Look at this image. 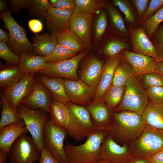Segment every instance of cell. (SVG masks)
Masks as SVG:
<instances>
[{"instance_id": "cell-1", "label": "cell", "mask_w": 163, "mask_h": 163, "mask_svg": "<svg viewBox=\"0 0 163 163\" xmlns=\"http://www.w3.org/2000/svg\"><path fill=\"white\" fill-rule=\"evenodd\" d=\"M146 125L142 116L135 112H114L108 134L120 145L129 144L139 137Z\"/></svg>"}, {"instance_id": "cell-2", "label": "cell", "mask_w": 163, "mask_h": 163, "mask_svg": "<svg viewBox=\"0 0 163 163\" xmlns=\"http://www.w3.org/2000/svg\"><path fill=\"white\" fill-rule=\"evenodd\" d=\"M108 134V131H95L82 144L64 145L68 163H94L100 160L101 144Z\"/></svg>"}, {"instance_id": "cell-3", "label": "cell", "mask_w": 163, "mask_h": 163, "mask_svg": "<svg viewBox=\"0 0 163 163\" xmlns=\"http://www.w3.org/2000/svg\"><path fill=\"white\" fill-rule=\"evenodd\" d=\"M122 99L114 111H129L142 116L148 104V97L141 82V76L136 75L125 85Z\"/></svg>"}, {"instance_id": "cell-4", "label": "cell", "mask_w": 163, "mask_h": 163, "mask_svg": "<svg viewBox=\"0 0 163 163\" xmlns=\"http://www.w3.org/2000/svg\"><path fill=\"white\" fill-rule=\"evenodd\" d=\"M65 105L69 115L68 135L80 141L96 131L86 107L70 102Z\"/></svg>"}, {"instance_id": "cell-5", "label": "cell", "mask_w": 163, "mask_h": 163, "mask_svg": "<svg viewBox=\"0 0 163 163\" xmlns=\"http://www.w3.org/2000/svg\"><path fill=\"white\" fill-rule=\"evenodd\" d=\"M129 144L133 157L150 156L163 149V129L146 124L139 137Z\"/></svg>"}, {"instance_id": "cell-6", "label": "cell", "mask_w": 163, "mask_h": 163, "mask_svg": "<svg viewBox=\"0 0 163 163\" xmlns=\"http://www.w3.org/2000/svg\"><path fill=\"white\" fill-rule=\"evenodd\" d=\"M11 10L0 13V18L4 22L3 27L9 31L8 46L19 57L23 54L33 53V45L28 39L24 29L18 24L13 17Z\"/></svg>"}, {"instance_id": "cell-7", "label": "cell", "mask_w": 163, "mask_h": 163, "mask_svg": "<svg viewBox=\"0 0 163 163\" xmlns=\"http://www.w3.org/2000/svg\"><path fill=\"white\" fill-rule=\"evenodd\" d=\"M17 110L40 153L44 148L43 134L45 126L50 119L47 113L27 107L21 104Z\"/></svg>"}, {"instance_id": "cell-8", "label": "cell", "mask_w": 163, "mask_h": 163, "mask_svg": "<svg viewBox=\"0 0 163 163\" xmlns=\"http://www.w3.org/2000/svg\"><path fill=\"white\" fill-rule=\"evenodd\" d=\"M8 155L9 163H35L40 152L32 137L24 133L12 144Z\"/></svg>"}, {"instance_id": "cell-9", "label": "cell", "mask_w": 163, "mask_h": 163, "mask_svg": "<svg viewBox=\"0 0 163 163\" xmlns=\"http://www.w3.org/2000/svg\"><path fill=\"white\" fill-rule=\"evenodd\" d=\"M67 135L66 130L55 125L50 119L45 126L43 134L44 147L60 163H68L64 144Z\"/></svg>"}, {"instance_id": "cell-10", "label": "cell", "mask_w": 163, "mask_h": 163, "mask_svg": "<svg viewBox=\"0 0 163 163\" xmlns=\"http://www.w3.org/2000/svg\"><path fill=\"white\" fill-rule=\"evenodd\" d=\"M88 52V50H85L76 56L66 60L47 63L45 67L38 72L40 75L51 77H63L72 80H78L77 70L79 63Z\"/></svg>"}, {"instance_id": "cell-11", "label": "cell", "mask_w": 163, "mask_h": 163, "mask_svg": "<svg viewBox=\"0 0 163 163\" xmlns=\"http://www.w3.org/2000/svg\"><path fill=\"white\" fill-rule=\"evenodd\" d=\"M133 157L128 144L120 145L108 134L101 144V160L115 163H128Z\"/></svg>"}, {"instance_id": "cell-12", "label": "cell", "mask_w": 163, "mask_h": 163, "mask_svg": "<svg viewBox=\"0 0 163 163\" xmlns=\"http://www.w3.org/2000/svg\"><path fill=\"white\" fill-rule=\"evenodd\" d=\"M35 80V74H25L18 82L2 89V94L15 109L31 91Z\"/></svg>"}, {"instance_id": "cell-13", "label": "cell", "mask_w": 163, "mask_h": 163, "mask_svg": "<svg viewBox=\"0 0 163 163\" xmlns=\"http://www.w3.org/2000/svg\"><path fill=\"white\" fill-rule=\"evenodd\" d=\"M128 29L132 44V52L152 57L158 63L162 61L142 26L140 25L137 27H128Z\"/></svg>"}, {"instance_id": "cell-14", "label": "cell", "mask_w": 163, "mask_h": 163, "mask_svg": "<svg viewBox=\"0 0 163 163\" xmlns=\"http://www.w3.org/2000/svg\"><path fill=\"white\" fill-rule=\"evenodd\" d=\"M64 85L66 93L72 103L87 106L93 101L95 90L81 79L77 81L65 79Z\"/></svg>"}, {"instance_id": "cell-15", "label": "cell", "mask_w": 163, "mask_h": 163, "mask_svg": "<svg viewBox=\"0 0 163 163\" xmlns=\"http://www.w3.org/2000/svg\"><path fill=\"white\" fill-rule=\"evenodd\" d=\"M51 97L50 93L42 84L39 76H35L32 89L21 104L31 109H39L48 113V108L52 99Z\"/></svg>"}, {"instance_id": "cell-16", "label": "cell", "mask_w": 163, "mask_h": 163, "mask_svg": "<svg viewBox=\"0 0 163 163\" xmlns=\"http://www.w3.org/2000/svg\"><path fill=\"white\" fill-rule=\"evenodd\" d=\"M95 130L108 131L113 113L112 109L103 101L92 102L86 106Z\"/></svg>"}, {"instance_id": "cell-17", "label": "cell", "mask_w": 163, "mask_h": 163, "mask_svg": "<svg viewBox=\"0 0 163 163\" xmlns=\"http://www.w3.org/2000/svg\"><path fill=\"white\" fill-rule=\"evenodd\" d=\"M73 12L67 9H61L51 7L43 18L47 29L54 35L70 29V19Z\"/></svg>"}, {"instance_id": "cell-18", "label": "cell", "mask_w": 163, "mask_h": 163, "mask_svg": "<svg viewBox=\"0 0 163 163\" xmlns=\"http://www.w3.org/2000/svg\"><path fill=\"white\" fill-rule=\"evenodd\" d=\"M122 59L121 52L110 58L104 64L99 82L95 90L92 102L102 101L105 93L112 84L115 69Z\"/></svg>"}, {"instance_id": "cell-19", "label": "cell", "mask_w": 163, "mask_h": 163, "mask_svg": "<svg viewBox=\"0 0 163 163\" xmlns=\"http://www.w3.org/2000/svg\"><path fill=\"white\" fill-rule=\"evenodd\" d=\"M93 15L75 14L72 15L70 29L80 39L87 49L92 47L91 30Z\"/></svg>"}, {"instance_id": "cell-20", "label": "cell", "mask_w": 163, "mask_h": 163, "mask_svg": "<svg viewBox=\"0 0 163 163\" xmlns=\"http://www.w3.org/2000/svg\"><path fill=\"white\" fill-rule=\"evenodd\" d=\"M121 53L123 59L133 67L135 75L141 76L155 72V66L158 62L153 58L126 50H123Z\"/></svg>"}, {"instance_id": "cell-21", "label": "cell", "mask_w": 163, "mask_h": 163, "mask_svg": "<svg viewBox=\"0 0 163 163\" xmlns=\"http://www.w3.org/2000/svg\"><path fill=\"white\" fill-rule=\"evenodd\" d=\"M104 65L103 62L97 58H90L82 69L81 80L96 90L99 82Z\"/></svg>"}, {"instance_id": "cell-22", "label": "cell", "mask_w": 163, "mask_h": 163, "mask_svg": "<svg viewBox=\"0 0 163 163\" xmlns=\"http://www.w3.org/2000/svg\"><path fill=\"white\" fill-rule=\"evenodd\" d=\"M40 79L50 93L52 98L64 104L70 102L65 87L64 80L61 77L40 75Z\"/></svg>"}, {"instance_id": "cell-23", "label": "cell", "mask_w": 163, "mask_h": 163, "mask_svg": "<svg viewBox=\"0 0 163 163\" xmlns=\"http://www.w3.org/2000/svg\"><path fill=\"white\" fill-rule=\"evenodd\" d=\"M28 131L24 122L7 126L0 130V149L7 152L14 141Z\"/></svg>"}, {"instance_id": "cell-24", "label": "cell", "mask_w": 163, "mask_h": 163, "mask_svg": "<svg viewBox=\"0 0 163 163\" xmlns=\"http://www.w3.org/2000/svg\"><path fill=\"white\" fill-rule=\"evenodd\" d=\"M33 43V53L45 57L54 50L57 41L55 35L44 33L42 34H36L32 38Z\"/></svg>"}, {"instance_id": "cell-25", "label": "cell", "mask_w": 163, "mask_h": 163, "mask_svg": "<svg viewBox=\"0 0 163 163\" xmlns=\"http://www.w3.org/2000/svg\"><path fill=\"white\" fill-rule=\"evenodd\" d=\"M51 121L55 125L65 129L68 128L69 115L65 104L52 98L48 108Z\"/></svg>"}, {"instance_id": "cell-26", "label": "cell", "mask_w": 163, "mask_h": 163, "mask_svg": "<svg viewBox=\"0 0 163 163\" xmlns=\"http://www.w3.org/2000/svg\"><path fill=\"white\" fill-rule=\"evenodd\" d=\"M45 57L34 53H27L19 57L18 66L25 74H35L45 66Z\"/></svg>"}, {"instance_id": "cell-27", "label": "cell", "mask_w": 163, "mask_h": 163, "mask_svg": "<svg viewBox=\"0 0 163 163\" xmlns=\"http://www.w3.org/2000/svg\"><path fill=\"white\" fill-rule=\"evenodd\" d=\"M0 96L2 105L0 130L7 126L24 122L17 109L10 104L2 92Z\"/></svg>"}, {"instance_id": "cell-28", "label": "cell", "mask_w": 163, "mask_h": 163, "mask_svg": "<svg viewBox=\"0 0 163 163\" xmlns=\"http://www.w3.org/2000/svg\"><path fill=\"white\" fill-rule=\"evenodd\" d=\"M141 116L146 124L163 129V103L149 102Z\"/></svg>"}, {"instance_id": "cell-29", "label": "cell", "mask_w": 163, "mask_h": 163, "mask_svg": "<svg viewBox=\"0 0 163 163\" xmlns=\"http://www.w3.org/2000/svg\"><path fill=\"white\" fill-rule=\"evenodd\" d=\"M25 73L18 66L6 64L0 66V87L2 89L20 80Z\"/></svg>"}, {"instance_id": "cell-30", "label": "cell", "mask_w": 163, "mask_h": 163, "mask_svg": "<svg viewBox=\"0 0 163 163\" xmlns=\"http://www.w3.org/2000/svg\"><path fill=\"white\" fill-rule=\"evenodd\" d=\"M55 35L58 43L77 53L87 49L79 37L70 29L61 31Z\"/></svg>"}, {"instance_id": "cell-31", "label": "cell", "mask_w": 163, "mask_h": 163, "mask_svg": "<svg viewBox=\"0 0 163 163\" xmlns=\"http://www.w3.org/2000/svg\"><path fill=\"white\" fill-rule=\"evenodd\" d=\"M135 76L133 67L123 58L115 69L112 84L117 87H123L129 79Z\"/></svg>"}, {"instance_id": "cell-32", "label": "cell", "mask_w": 163, "mask_h": 163, "mask_svg": "<svg viewBox=\"0 0 163 163\" xmlns=\"http://www.w3.org/2000/svg\"><path fill=\"white\" fill-rule=\"evenodd\" d=\"M104 8L107 12L111 24L117 34L122 37L129 38V31L120 12L110 2L106 1Z\"/></svg>"}, {"instance_id": "cell-33", "label": "cell", "mask_w": 163, "mask_h": 163, "mask_svg": "<svg viewBox=\"0 0 163 163\" xmlns=\"http://www.w3.org/2000/svg\"><path fill=\"white\" fill-rule=\"evenodd\" d=\"M104 46L103 53L110 58L112 57L123 50H128L132 48L130 38L121 37H112Z\"/></svg>"}, {"instance_id": "cell-34", "label": "cell", "mask_w": 163, "mask_h": 163, "mask_svg": "<svg viewBox=\"0 0 163 163\" xmlns=\"http://www.w3.org/2000/svg\"><path fill=\"white\" fill-rule=\"evenodd\" d=\"M112 2L124 15L128 27H137L140 26L135 8L130 0H113Z\"/></svg>"}, {"instance_id": "cell-35", "label": "cell", "mask_w": 163, "mask_h": 163, "mask_svg": "<svg viewBox=\"0 0 163 163\" xmlns=\"http://www.w3.org/2000/svg\"><path fill=\"white\" fill-rule=\"evenodd\" d=\"M75 7L73 14H99L104 7L106 1L104 0H74Z\"/></svg>"}, {"instance_id": "cell-36", "label": "cell", "mask_w": 163, "mask_h": 163, "mask_svg": "<svg viewBox=\"0 0 163 163\" xmlns=\"http://www.w3.org/2000/svg\"><path fill=\"white\" fill-rule=\"evenodd\" d=\"M125 90V86L119 87L112 84L105 93L102 100L109 107L115 108L120 103Z\"/></svg>"}, {"instance_id": "cell-37", "label": "cell", "mask_w": 163, "mask_h": 163, "mask_svg": "<svg viewBox=\"0 0 163 163\" xmlns=\"http://www.w3.org/2000/svg\"><path fill=\"white\" fill-rule=\"evenodd\" d=\"M77 53L70 50L57 42L52 53L45 57L47 63L59 62L73 57Z\"/></svg>"}, {"instance_id": "cell-38", "label": "cell", "mask_w": 163, "mask_h": 163, "mask_svg": "<svg viewBox=\"0 0 163 163\" xmlns=\"http://www.w3.org/2000/svg\"><path fill=\"white\" fill-rule=\"evenodd\" d=\"M163 21V7L153 15L140 23L145 29L146 34L150 39L159 25Z\"/></svg>"}, {"instance_id": "cell-39", "label": "cell", "mask_w": 163, "mask_h": 163, "mask_svg": "<svg viewBox=\"0 0 163 163\" xmlns=\"http://www.w3.org/2000/svg\"><path fill=\"white\" fill-rule=\"evenodd\" d=\"M50 7L49 0H30L27 9L32 16L43 18Z\"/></svg>"}, {"instance_id": "cell-40", "label": "cell", "mask_w": 163, "mask_h": 163, "mask_svg": "<svg viewBox=\"0 0 163 163\" xmlns=\"http://www.w3.org/2000/svg\"><path fill=\"white\" fill-rule=\"evenodd\" d=\"M141 79L142 86L144 89L152 86L163 87V75L155 72L141 75Z\"/></svg>"}, {"instance_id": "cell-41", "label": "cell", "mask_w": 163, "mask_h": 163, "mask_svg": "<svg viewBox=\"0 0 163 163\" xmlns=\"http://www.w3.org/2000/svg\"><path fill=\"white\" fill-rule=\"evenodd\" d=\"M0 57L5 60L7 64L18 66L19 57L11 50L6 43L0 42Z\"/></svg>"}, {"instance_id": "cell-42", "label": "cell", "mask_w": 163, "mask_h": 163, "mask_svg": "<svg viewBox=\"0 0 163 163\" xmlns=\"http://www.w3.org/2000/svg\"><path fill=\"white\" fill-rule=\"evenodd\" d=\"M157 53L163 61V25L161 24L150 39Z\"/></svg>"}, {"instance_id": "cell-43", "label": "cell", "mask_w": 163, "mask_h": 163, "mask_svg": "<svg viewBox=\"0 0 163 163\" xmlns=\"http://www.w3.org/2000/svg\"><path fill=\"white\" fill-rule=\"evenodd\" d=\"M98 14L95 23L94 27L95 37L97 40H101L106 30L107 24L105 12L102 10Z\"/></svg>"}, {"instance_id": "cell-44", "label": "cell", "mask_w": 163, "mask_h": 163, "mask_svg": "<svg viewBox=\"0 0 163 163\" xmlns=\"http://www.w3.org/2000/svg\"><path fill=\"white\" fill-rule=\"evenodd\" d=\"M150 102L154 104L163 103V87L152 86L146 91Z\"/></svg>"}, {"instance_id": "cell-45", "label": "cell", "mask_w": 163, "mask_h": 163, "mask_svg": "<svg viewBox=\"0 0 163 163\" xmlns=\"http://www.w3.org/2000/svg\"><path fill=\"white\" fill-rule=\"evenodd\" d=\"M163 7V0H151L149 5L139 23L145 21L153 15Z\"/></svg>"}, {"instance_id": "cell-46", "label": "cell", "mask_w": 163, "mask_h": 163, "mask_svg": "<svg viewBox=\"0 0 163 163\" xmlns=\"http://www.w3.org/2000/svg\"><path fill=\"white\" fill-rule=\"evenodd\" d=\"M50 7L59 9H67L73 12L75 4L74 0H49Z\"/></svg>"}, {"instance_id": "cell-47", "label": "cell", "mask_w": 163, "mask_h": 163, "mask_svg": "<svg viewBox=\"0 0 163 163\" xmlns=\"http://www.w3.org/2000/svg\"><path fill=\"white\" fill-rule=\"evenodd\" d=\"M150 1V0H130L135 8L139 22L145 12L149 5Z\"/></svg>"}, {"instance_id": "cell-48", "label": "cell", "mask_w": 163, "mask_h": 163, "mask_svg": "<svg viewBox=\"0 0 163 163\" xmlns=\"http://www.w3.org/2000/svg\"><path fill=\"white\" fill-rule=\"evenodd\" d=\"M30 0H10L8 1L11 6V11L14 14H18L23 8L28 9Z\"/></svg>"}, {"instance_id": "cell-49", "label": "cell", "mask_w": 163, "mask_h": 163, "mask_svg": "<svg viewBox=\"0 0 163 163\" xmlns=\"http://www.w3.org/2000/svg\"><path fill=\"white\" fill-rule=\"evenodd\" d=\"M39 163H60L45 148L40 153Z\"/></svg>"}, {"instance_id": "cell-50", "label": "cell", "mask_w": 163, "mask_h": 163, "mask_svg": "<svg viewBox=\"0 0 163 163\" xmlns=\"http://www.w3.org/2000/svg\"><path fill=\"white\" fill-rule=\"evenodd\" d=\"M28 25L30 30L35 33L41 32L43 27L42 22L37 19H32L30 20L28 22Z\"/></svg>"}, {"instance_id": "cell-51", "label": "cell", "mask_w": 163, "mask_h": 163, "mask_svg": "<svg viewBox=\"0 0 163 163\" xmlns=\"http://www.w3.org/2000/svg\"><path fill=\"white\" fill-rule=\"evenodd\" d=\"M150 162L163 163V149L149 156Z\"/></svg>"}, {"instance_id": "cell-52", "label": "cell", "mask_w": 163, "mask_h": 163, "mask_svg": "<svg viewBox=\"0 0 163 163\" xmlns=\"http://www.w3.org/2000/svg\"><path fill=\"white\" fill-rule=\"evenodd\" d=\"M150 162L149 156L133 157L128 163H149Z\"/></svg>"}, {"instance_id": "cell-53", "label": "cell", "mask_w": 163, "mask_h": 163, "mask_svg": "<svg viewBox=\"0 0 163 163\" xmlns=\"http://www.w3.org/2000/svg\"><path fill=\"white\" fill-rule=\"evenodd\" d=\"M9 34L7 31L0 28V42L8 43L9 39Z\"/></svg>"}, {"instance_id": "cell-54", "label": "cell", "mask_w": 163, "mask_h": 163, "mask_svg": "<svg viewBox=\"0 0 163 163\" xmlns=\"http://www.w3.org/2000/svg\"><path fill=\"white\" fill-rule=\"evenodd\" d=\"M8 153L0 149V163H5Z\"/></svg>"}, {"instance_id": "cell-55", "label": "cell", "mask_w": 163, "mask_h": 163, "mask_svg": "<svg viewBox=\"0 0 163 163\" xmlns=\"http://www.w3.org/2000/svg\"><path fill=\"white\" fill-rule=\"evenodd\" d=\"M5 1L2 0H0V13L4 11H6L9 9H8V6L7 3Z\"/></svg>"}, {"instance_id": "cell-56", "label": "cell", "mask_w": 163, "mask_h": 163, "mask_svg": "<svg viewBox=\"0 0 163 163\" xmlns=\"http://www.w3.org/2000/svg\"><path fill=\"white\" fill-rule=\"evenodd\" d=\"M155 72L163 75V61L157 63L155 66Z\"/></svg>"}, {"instance_id": "cell-57", "label": "cell", "mask_w": 163, "mask_h": 163, "mask_svg": "<svg viewBox=\"0 0 163 163\" xmlns=\"http://www.w3.org/2000/svg\"><path fill=\"white\" fill-rule=\"evenodd\" d=\"M94 163H115L109 161L101 160H100Z\"/></svg>"}, {"instance_id": "cell-58", "label": "cell", "mask_w": 163, "mask_h": 163, "mask_svg": "<svg viewBox=\"0 0 163 163\" xmlns=\"http://www.w3.org/2000/svg\"><path fill=\"white\" fill-rule=\"evenodd\" d=\"M161 24L163 25V22H162V23H161Z\"/></svg>"}, {"instance_id": "cell-59", "label": "cell", "mask_w": 163, "mask_h": 163, "mask_svg": "<svg viewBox=\"0 0 163 163\" xmlns=\"http://www.w3.org/2000/svg\"><path fill=\"white\" fill-rule=\"evenodd\" d=\"M149 163H152V162H149Z\"/></svg>"}]
</instances>
